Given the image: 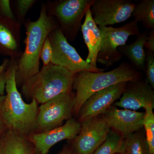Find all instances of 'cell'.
<instances>
[{
	"instance_id": "6da1fadb",
	"label": "cell",
	"mask_w": 154,
	"mask_h": 154,
	"mask_svg": "<svg viewBox=\"0 0 154 154\" xmlns=\"http://www.w3.org/2000/svg\"><path fill=\"white\" fill-rule=\"evenodd\" d=\"M17 65V61L9 59L6 72L4 114L8 130L27 137L35 132L38 104L35 99L28 104L22 99L16 82Z\"/></svg>"
},
{
	"instance_id": "8992f818",
	"label": "cell",
	"mask_w": 154,
	"mask_h": 154,
	"mask_svg": "<svg viewBox=\"0 0 154 154\" xmlns=\"http://www.w3.org/2000/svg\"><path fill=\"white\" fill-rule=\"evenodd\" d=\"M102 37L101 47L96 62L107 68L118 62L122 55L118 51L120 46L126 45L130 36L140 34L138 22L133 21L119 28L98 26Z\"/></svg>"
},
{
	"instance_id": "1f68e13d",
	"label": "cell",
	"mask_w": 154,
	"mask_h": 154,
	"mask_svg": "<svg viewBox=\"0 0 154 154\" xmlns=\"http://www.w3.org/2000/svg\"></svg>"
},
{
	"instance_id": "5bb4252c",
	"label": "cell",
	"mask_w": 154,
	"mask_h": 154,
	"mask_svg": "<svg viewBox=\"0 0 154 154\" xmlns=\"http://www.w3.org/2000/svg\"><path fill=\"white\" fill-rule=\"evenodd\" d=\"M152 89L146 82H128L119 101L116 102L113 105L134 111L142 107L154 108V92Z\"/></svg>"
},
{
	"instance_id": "484cf974",
	"label": "cell",
	"mask_w": 154,
	"mask_h": 154,
	"mask_svg": "<svg viewBox=\"0 0 154 154\" xmlns=\"http://www.w3.org/2000/svg\"><path fill=\"white\" fill-rule=\"evenodd\" d=\"M9 58H5L0 65V96H5V91L6 72Z\"/></svg>"
},
{
	"instance_id": "d4e9b609",
	"label": "cell",
	"mask_w": 154,
	"mask_h": 154,
	"mask_svg": "<svg viewBox=\"0 0 154 154\" xmlns=\"http://www.w3.org/2000/svg\"><path fill=\"white\" fill-rule=\"evenodd\" d=\"M52 51L50 42L48 37L45 41L40 53V60L42 61L43 66H47L51 63Z\"/></svg>"
},
{
	"instance_id": "2e32d148",
	"label": "cell",
	"mask_w": 154,
	"mask_h": 154,
	"mask_svg": "<svg viewBox=\"0 0 154 154\" xmlns=\"http://www.w3.org/2000/svg\"><path fill=\"white\" fill-rule=\"evenodd\" d=\"M81 29L88 50L86 61L94 67H98L96 59L101 47L102 37L99 27L93 19L90 8L86 13Z\"/></svg>"
},
{
	"instance_id": "8fae6325",
	"label": "cell",
	"mask_w": 154,
	"mask_h": 154,
	"mask_svg": "<svg viewBox=\"0 0 154 154\" xmlns=\"http://www.w3.org/2000/svg\"><path fill=\"white\" fill-rule=\"evenodd\" d=\"M127 83H118L93 94L80 108L77 115L78 121L81 123L103 115L116 100L120 99L125 91Z\"/></svg>"
},
{
	"instance_id": "603a6c76",
	"label": "cell",
	"mask_w": 154,
	"mask_h": 154,
	"mask_svg": "<svg viewBox=\"0 0 154 154\" xmlns=\"http://www.w3.org/2000/svg\"><path fill=\"white\" fill-rule=\"evenodd\" d=\"M37 2L36 0H17L15 1L16 19L22 25L25 23V17L33 5Z\"/></svg>"
},
{
	"instance_id": "9c48e42d",
	"label": "cell",
	"mask_w": 154,
	"mask_h": 154,
	"mask_svg": "<svg viewBox=\"0 0 154 154\" xmlns=\"http://www.w3.org/2000/svg\"><path fill=\"white\" fill-rule=\"evenodd\" d=\"M79 133L70 146L73 154H93L105 141L110 128L102 115L81 122Z\"/></svg>"
},
{
	"instance_id": "30bf717a",
	"label": "cell",
	"mask_w": 154,
	"mask_h": 154,
	"mask_svg": "<svg viewBox=\"0 0 154 154\" xmlns=\"http://www.w3.org/2000/svg\"><path fill=\"white\" fill-rule=\"evenodd\" d=\"M135 5L130 0H93L90 10L96 25L107 26L129 19Z\"/></svg>"
},
{
	"instance_id": "ac0fdd59",
	"label": "cell",
	"mask_w": 154,
	"mask_h": 154,
	"mask_svg": "<svg viewBox=\"0 0 154 154\" xmlns=\"http://www.w3.org/2000/svg\"><path fill=\"white\" fill-rule=\"evenodd\" d=\"M4 154H35V151L27 137L8 130L5 135Z\"/></svg>"
},
{
	"instance_id": "4fadbf2b",
	"label": "cell",
	"mask_w": 154,
	"mask_h": 154,
	"mask_svg": "<svg viewBox=\"0 0 154 154\" xmlns=\"http://www.w3.org/2000/svg\"><path fill=\"white\" fill-rule=\"evenodd\" d=\"M144 112L119 109L112 105L102 116L110 129L125 138L143 128Z\"/></svg>"
},
{
	"instance_id": "5b68a950",
	"label": "cell",
	"mask_w": 154,
	"mask_h": 154,
	"mask_svg": "<svg viewBox=\"0 0 154 154\" xmlns=\"http://www.w3.org/2000/svg\"><path fill=\"white\" fill-rule=\"evenodd\" d=\"M93 0H57L45 4L48 14L54 18L68 41H74L82 22Z\"/></svg>"
},
{
	"instance_id": "9a60e30c",
	"label": "cell",
	"mask_w": 154,
	"mask_h": 154,
	"mask_svg": "<svg viewBox=\"0 0 154 154\" xmlns=\"http://www.w3.org/2000/svg\"><path fill=\"white\" fill-rule=\"evenodd\" d=\"M22 25L17 20L0 15V55L18 61L21 50Z\"/></svg>"
},
{
	"instance_id": "e0dca14e",
	"label": "cell",
	"mask_w": 154,
	"mask_h": 154,
	"mask_svg": "<svg viewBox=\"0 0 154 154\" xmlns=\"http://www.w3.org/2000/svg\"><path fill=\"white\" fill-rule=\"evenodd\" d=\"M148 35V32L144 31L138 35L133 43L118 48L119 52L129 60L134 67L140 72L144 71L145 68L146 53L144 45Z\"/></svg>"
},
{
	"instance_id": "4dcf8cb0",
	"label": "cell",
	"mask_w": 154,
	"mask_h": 154,
	"mask_svg": "<svg viewBox=\"0 0 154 154\" xmlns=\"http://www.w3.org/2000/svg\"><path fill=\"white\" fill-rule=\"evenodd\" d=\"M5 135L0 137V154H5Z\"/></svg>"
},
{
	"instance_id": "4316f807",
	"label": "cell",
	"mask_w": 154,
	"mask_h": 154,
	"mask_svg": "<svg viewBox=\"0 0 154 154\" xmlns=\"http://www.w3.org/2000/svg\"><path fill=\"white\" fill-rule=\"evenodd\" d=\"M0 14L5 18L16 20L9 0H0Z\"/></svg>"
},
{
	"instance_id": "3957f363",
	"label": "cell",
	"mask_w": 154,
	"mask_h": 154,
	"mask_svg": "<svg viewBox=\"0 0 154 154\" xmlns=\"http://www.w3.org/2000/svg\"><path fill=\"white\" fill-rule=\"evenodd\" d=\"M141 77V72L128 63H122L110 71L78 73L73 83L72 89L75 91L73 114L78 115L83 104L96 92L118 83L140 81Z\"/></svg>"
},
{
	"instance_id": "83f0119b",
	"label": "cell",
	"mask_w": 154,
	"mask_h": 154,
	"mask_svg": "<svg viewBox=\"0 0 154 154\" xmlns=\"http://www.w3.org/2000/svg\"><path fill=\"white\" fill-rule=\"evenodd\" d=\"M5 98V95L0 96V137L3 136L8 131L4 114V105Z\"/></svg>"
},
{
	"instance_id": "d6a6232c",
	"label": "cell",
	"mask_w": 154,
	"mask_h": 154,
	"mask_svg": "<svg viewBox=\"0 0 154 154\" xmlns=\"http://www.w3.org/2000/svg\"><path fill=\"white\" fill-rule=\"evenodd\" d=\"M0 15H1V14H0Z\"/></svg>"
},
{
	"instance_id": "f546056e",
	"label": "cell",
	"mask_w": 154,
	"mask_h": 154,
	"mask_svg": "<svg viewBox=\"0 0 154 154\" xmlns=\"http://www.w3.org/2000/svg\"><path fill=\"white\" fill-rule=\"evenodd\" d=\"M59 154H73L69 146L66 145L64 146L60 152Z\"/></svg>"
},
{
	"instance_id": "ffe728a7",
	"label": "cell",
	"mask_w": 154,
	"mask_h": 154,
	"mask_svg": "<svg viewBox=\"0 0 154 154\" xmlns=\"http://www.w3.org/2000/svg\"><path fill=\"white\" fill-rule=\"evenodd\" d=\"M125 138L110 129L105 141L93 154H125Z\"/></svg>"
},
{
	"instance_id": "f1b7e54d",
	"label": "cell",
	"mask_w": 154,
	"mask_h": 154,
	"mask_svg": "<svg viewBox=\"0 0 154 154\" xmlns=\"http://www.w3.org/2000/svg\"><path fill=\"white\" fill-rule=\"evenodd\" d=\"M144 48L154 53V29L148 33L147 38L145 43Z\"/></svg>"
},
{
	"instance_id": "7402d4cb",
	"label": "cell",
	"mask_w": 154,
	"mask_h": 154,
	"mask_svg": "<svg viewBox=\"0 0 154 154\" xmlns=\"http://www.w3.org/2000/svg\"><path fill=\"white\" fill-rule=\"evenodd\" d=\"M152 107H147L145 109L143 121V128L145 133L150 154H154V113Z\"/></svg>"
},
{
	"instance_id": "7c38bea8",
	"label": "cell",
	"mask_w": 154,
	"mask_h": 154,
	"mask_svg": "<svg viewBox=\"0 0 154 154\" xmlns=\"http://www.w3.org/2000/svg\"><path fill=\"white\" fill-rule=\"evenodd\" d=\"M81 123L71 118L63 125L45 132L34 133L27 137L34 146L35 154H48L51 147L61 141L72 140L79 133Z\"/></svg>"
},
{
	"instance_id": "44dd1931",
	"label": "cell",
	"mask_w": 154,
	"mask_h": 154,
	"mask_svg": "<svg viewBox=\"0 0 154 154\" xmlns=\"http://www.w3.org/2000/svg\"><path fill=\"white\" fill-rule=\"evenodd\" d=\"M125 154H150L143 128L125 138Z\"/></svg>"
},
{
	"instance_id": "7a4b0ae2",
	"label": "cell",
	"mask_w": 154,
	"mask_h": 154,
	"mask_svg": "<svg viewBox=\"0 0 154 154\" xmlns=\"http://www.w3.org/2000/svg\"><path fill=\"white\" fill-rule=\"evenodd\" d=\"M26 29L25 48L17 61L16 79L17 85L22 86L26 80L39 70L40 53L46 38L58 25L47 13L45 4L41 5L40 14L35 21L25 22Z\"/></svg>"
},
{
	"instance_id": "ba28073f",
	"label": "cell",
	"mask_w": 154,
	"mask_h": 154,
	"mask_svg": "<svg viewBox=\"0 0 154 154\" xmlns=\"http://www.w3.org/2000/svg\"><path fill=\"white\" fill-rule=\"evenodd\" d=\"M75 95L72 91L61 94L38 106L34 133L54 129L72 118Z\"/></svg>"
},
{
	"instance_id": "d6986e66",
	"label": "cell",
	"mask_w": 154,
	"mask_h": 154,
	"mask_svg": "<svg viewBox=\"0 0 154 154\" xmlns=\"http://www.w3.org/2000/svg\"><path fill=\"white\" fill-rule=\"evenodd\" d=\"M134 20L141 22L145 28L154 29V0H142L136 4L132 16Z\"/></svg>"
},
{
	"instance_id": "cb8c5ba5",
	"label": "cell",
	"mask_w": 154,
	"mask_h": 154,
	"mask_svg": "<svg viewBox=\"0 0 154 154\" xmlns=\"http://www.w3.org/2000/svg\"><path fill=\"white\" fill-rule=\"evenodd\" d=\"M145 68L146 82L154 88V53L146 50Z\"/></svg>"
},
{
	"instance_id": "52a82bcc",
	"label": "cell",
	"mask_w": 154,
	"mask_h": 154,
	"mask_svg": "<svg viewBox=\"0 0 154 154\" xmlns=\"http://www.w3.org/2000/svg\"><path fill=\"white\" fill-rule=\"evenodd\" d=\"M48 37L52 48L53 64L64 68L73 75L82 72H101L106 70L94 67L84 60L69 43L58 27L53 30Z\"/></svg>"
},
{
	"instance_id": "277c9868",
	"label": "cell",
	"mask_w": 154,
	"mask_h": 154,
	"mask_svg": "<svg viewBox=\"0 0 154 154\" xmlns=\"http://www.w3.org/2000/svg\"><path fill=\"white\" fill-rule=\"evenodd\" d=\"M75 75L52 63L43 66L39 71L26 80L21 91L27 100L35 99L42 104L61 94L72 91Z\"/></svg>"
}]
</instances>
